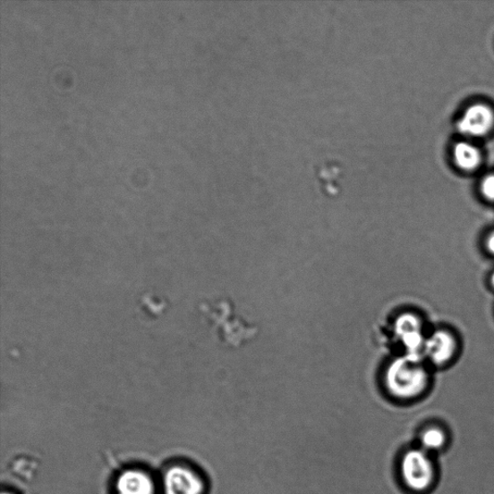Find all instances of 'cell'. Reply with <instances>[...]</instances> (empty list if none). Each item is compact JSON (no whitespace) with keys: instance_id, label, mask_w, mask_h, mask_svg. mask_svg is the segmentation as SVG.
<instances>
[{"instance_id":"6da1fadb","label":"cell","mask_w":494,"mask_h":494,"mask_svg":"<svg viewBox=\"0 0 494 494\" xmlns=\"http://www.w3.org/2000/svg\"><path fill=\"white\" fill-rule=\"evenodd\" d=\"M400 474L403 484L413 493H430L439 481L436 456L420 447L407 450L401 459Z\"/></svg>"},{"instance_id":"7a4b0ae2","label":"cell","mask_w":494,"mask_h":494,"mask_svg":"<svg viewBox=\"0 0 494 494\" xmlns=\"http://www.w3.org/2000/svg\"><path fill=\"white\" fill-rule=\"evenodd\" d=\"M429 384V374L422 357L410 355L395 364L391 370L389 388L395 397L413 400L422 396Z\"/></svg>"},{"instance_id":"3957f363","label":"cell","mask_w":494,"mask_h":494,"mask_svg":"<svg viewBox=\"0 0 494 494\" xmlns=\"http://www.w3.org/2000/svg\"><path fill=\"white\" fill-rule=\"evenodd\" d=\"M494 127V111L483 103L469 106L456 121V129L467 138L485 137Z\"/></svg>"},{"instance_id":"277c9868","label":"cell","mask_w":494,"mask_h":494,"mask_svg":"<svg viewBox=\"0 0 494 494\" xmlns=\"http://www.w3.org/2000/svg\"><path fill=\"white\" fill-rule=\"evenodd\" d=\"M456 350H458V344L452 333L439 329L427 337L424 353L432 363L443 365L453 360Z\"/></svg>"},{"instance_id":"5b68a950","label":"cell","mask_w":494,"mask_h":494,"mask_svg":"<svg viewBox=\"0 0 494 494\" xmlns=\"http://www.w3.org/2000/svg\"><path fill=\"white\" fill-rule=\"evenodd\" d=\"M166 494H202L204 485L199 475L188 468L175 466L165 477Z\"/></svg>"},{"instance_id":"8992f818","label":"cell","mask_w":494,"mask_h":494,"mask_svg":"<svg viewBox=\"0 0 494 494\" xmlns=\"http://www.w3.org/2000/svg\"><path fill=\"white\" fill-rule=\"evenodd\" d=\"M419 447L437 456L447 451L451 444V432L447 427L432 424L422 429L418 436Z\"/></svg>"},{"instance_id":"52a82bcc","label":"cell","mask_w":494,"mask_h":494,"mask_svg":"<svg viewBox=\"0 0 494 494\" xmlns=\"http://www.w3.org/2000/svg\"><path fill=\"white\" fill-rule=\"evenodd\" d=\"M119 494H154L152 479L142 472L128 471L117 481Z\"/></svg>"},{"instance_id":"ba28073f","label":"cell","mask_w":494,"mask_h":494,"mask_svg":"<svg viewBox=\"0 0 494 494\" xmlns=\"http://www.w3.org/2000/svg\"><path fill=\"white\" fill-rule=\"evenodd\" d=\"M453 158L456 166L464 171H473L481 163L479 148L468 141H459L453 147Z\"/></svg>"},{"instance_id":"9c48e42d","label":"cell","mask_w":494,"mask_h":494,"mask_svg":"<svg viewBox=\"0 0 494 494\" xmlns=\"http://www.w3.org/2000/svg\"><path fill=\"white\" fill-rule=\"evenodd\" d=\"M481 192L486 200L494 202V175H489L481 180Z\"/></svg>"},{"instance_id":"30bf717a","label":"cell","mask_w":494,"mask_h":494,"mask_svg":"<svg viewBox=\"0 0 494 494\" xmlns=\"http://www.w3.org/2000/svg\"><path fill=\"white\" fill-rule=\"evenodd\" d=\"M486 247L488 251L490 254L494 255V232L489 234V237L487 238V241H486Z\"/></svg>"},{"instance_id":"8fae6325","label":"cell","mask_w":494,"mask_h":494,"mask_svg":"<svg viewBox=\"0 0 494 494\" xmlns=\"http://www.w3.org/2000/svg\"><path fill=\"white\" fill-rule=\"evenodd\" d=\"M490 283H491L492 287L494 288V273L492 274V276L490 277Z\"/></svg>"},{"instance_id":"7c38bea8","label":"cell","mask_w":494,"mask_h":494,"mask_svg":"<svg viewBox=\"0 0 494 494\" xmlns=\"http://www.w3.org/2000/svg\"><path fill=\"white\" fill-rule=\"evenodd\" d=\"M3 494H7V493H3Z\"/></svg>"}]
</instances>
